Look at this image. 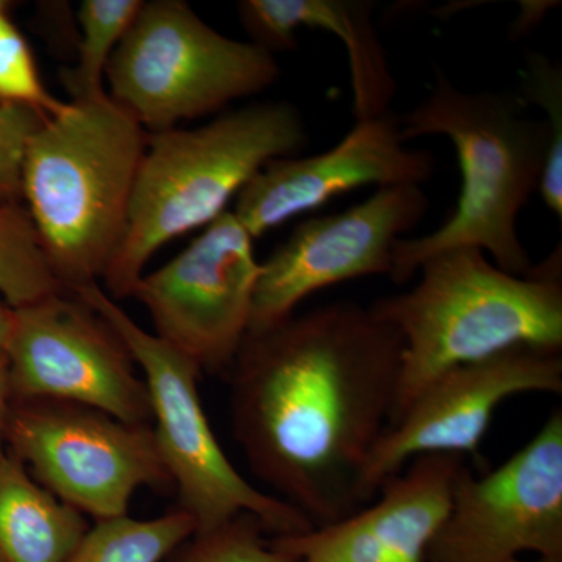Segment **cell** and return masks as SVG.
Instances as JSON below:
<instances>
[{
	"mask_svg": "<svg viewBox=\"0 0 562 562\" xmlns=\"http://www.w3.org/2000/svg\"><path fill=\"white\" fill-rule=\"evenodd\" d=\"M120 335L149 391L155 441L177 487V508L190 514L198 531H209L250 514L269 538L302 535L313 524L286 502L247 482L222 450L199 394L198 366L143 330L99 283L70 291Z\"/></svg>",
	"mask_w": 562,
	"mask_h": 562,
	"instance_id": "8992f818",
	"label": "cell"
},
{
	"mask_svg": "<svg viewBox=\"0 0 562 562\" xmlns=\"http://www.w3.org/2000/svg\"><path fill=\"white\" fill-rule=\"evenodd\" d=\"M11 402H13V394H11L9 355L3 347H0V461L7 454L5 430Z\"/></svg>",
	"mask_w": 562,
	"mask_h": 562,
	"instance_id": "d4e9b609",
	"label": "cell"
},
{
	"mask_svg": "<svg viewBox=\"0 0 562 562\" xmlns=\"http://www.w3.org/2000/svg\"><path fill=\"white\" fill-rule=\"evenodd\" d=\"M405 140L446 136L457 151L461 192L452 216L419 238L395 244L390 277L406 283L428 258L472 247L514 276H528L530 254L517 220L539 188L552 147L549 124L531 117L512 92H471L438 70L430 94L401 117Z\"/></svg>",
	"mask_w": 562,
	"mask_h": 562,
	"instance_id": "7a4b0ae2",
	"label": "cell"
},
{
	"mask_svg": "<svg viewBox=\"0 0 562 562\" xmlns=\"http://www.w3.org/2000/svg\"><path fill=\"white\" fill-rule=\"evenodd\" d=\"M47 120L29 106L0 103V203H22V168L33 133Z\"/></svg>",
	"mask_w": 562,
	"mask_h": 562,
	"instance_id": "cb8c5ba5",
	"label": "cell"
},
{
	"mask_svg": "<svg viewBox=\"0 0 562 562\" xmlns=\"http://www.w3.org/2000/svg\"><path fill=\"white\" fill-rule=\"evenodd\" d=\"M254 241L225 211L171 261L144 273L133 291L150 314L154 335L201 372L228 371L249 333L261 272Z\"/></svg>",
	"mask_w": 562,
	"mask_h": 562,
	"instance_id": "8fae6325",
	"label": "cell"
},
{
	"mask_svg": "<svg viewBox=\"0 0 562 562\" xmlns=\"http://www.w3.org/2000/svg\"><path fill=\"white\" fill-rule=\"evenodd\" d=\"M524 553L562 560L561 409L482 479L462 465L425 562H506Z\"/></svg>",
	"mask_w": 562,
	"mask_h": 562,
	"instance_id": "9c48e42d",
	"label": "cell"
},
{
	"mask_svg": "<svg viewBox=\"0 0 562 562\" xmlns=\"http://www.w3.org/2000/svg\"><path fill=\"white\" fill-rule=\"evenodd\" d=\"M166 562H295L273 549L268 532L250 514L209 531H195Z\"/></svg>",
	"mask_w": 562,
	"mask_h": 562,
	"instance_id": "603a6c76",
	"label": "cell"
},
{
	"mask_svg": "<svg viewBox=\"0 0 562 562\" xmlns=\"http://www.w3.org/2000/svg\"><path fill=\"white\" fill-rule=\"evenodd\" d=\"M198 531L190 514L173 508L154 519L95 520L66 562H162Z\"/></svg>",
	"mask_w": 562,
	"mask_h": 562,
	"instance_id": "ac0fdd59",
	"label": "cell"
},
{
	"mask_svg": "<svg viewBox=\"0 0 562 562\" xmlns=\"http://www.w3.org/2000/svg\"><path fill=\"white\" fill-rule=\"evenodd\" d=\"M428 206L424 188L397 184L379 188L341 213L302 221L261 261L247 335L286 321L314 292L362 277L390 276L395 244L420 224Z\"/></svg>",
	"mask_w": 562,
	"mask_h": 562,
	"instance_id": "4fadbf2b",
	"label": "cell"
},
{
	"mask_svg": "<svg viewBox=\"0 0 562 562\" xmlns=\"http://www.w3.org/2000/svg\"><path fill=\"white\" fill-rule=\"evenodd\" d=\"M147 139L149 133L106 92L68 102L29 140L22 201L66 291L99 283L109 268Z\"/></svg>",
	"mask_w": 562,
	"mask_h": 562,
	"instance_id": "5b68a950",
	"label": "cell"
},
{
	"mask_svg": "<svg viewBox=\"0 0 562 562\" xmlns=\"http://www.w3.org/2000/svg\"><path fill=\"white\" fill-rule=\"evenodd\" d=\"M294 103H250L195 128L149 133L127 224L102 280L111 299L132 297L147 262L165 244L222 216L277 158L308 146Z\"/></svg>",
	"mask_w": 562,
	"mask_h": 562,
	"instance_id": "277c9868",
	"label": "cell"
},
{
	"mask_svg": "<svg viewBox=\"0 0 562 562\" xmlns=\"http://www.w3.org/2000/svg\"><path fill=\"white\" fill-rule=\"evenodd\" d=\"M14 310L0 299V347L5 349L13 330Z\"/></svg>",
	"mask_w": 562,
	"mask_h": 562,
	"instance_id": "4316f807",
	"label": "cell"
},
{
	"mask_svg": "<svg viewBox=\"0 0 562 562\" xmlns=\"http://www.w3.org/2000/svg\"><path fill=\"white\" fill-rule=\"evenodd\" d=\"M279 77L271 52L214 31L184 0L143 2L105 70L110 98L147 133L220 113Z\"/></svg>",
	"mask_w": 562,
	"mask_h": 562,
	"instance_id": "52a82bcc",
	"label": "cell"
},
{
	"mask_svg": "<svg viewBox=\"0 0 562 562\" xmlns=\"http://www.w3.org/2000/svg\"><path fill=\"white\" fill-rule=\"evenodd\" d=\"M402 339L371 306L327 303L247 335L233 361V435L250 471L313 527L360 509L357 484L390 425Z\"/></svg>",
	"mask_w": 562,
	"mask_h": 562,
	"instance_id": "6da1fadb",
	"label": "cell"
},
{
	"mask_svg": "<svg viewBox=\"0 0 562 562\" xmlns=\"http://www.w3.org/2000/svg\"><path fill=\"white\" fill-rule=\"evenodd\" d=\"M506 562H562V560H553V558H536V560L527 561L522 560V558H514V560Z\"/></svg>",
	"mask_w": 562,
	"mask_h": 562,
	"instance_id": "83f0119b",
	"label": "cell"
},
{
	"mask_svg": "<svg viewBox=\"0 0 562 562\" xmlns=\"http://www.w3.org/2000/svg\"><path fill=\"white\" fill-rule=\"evenodd\" d=\"M63 291L24 203H0V299L18 310Z\"/></svg>",
	"mask_w": 562,
	"mask_h": 562,
	"instance_id": "ffe728a7",
	"label": "cell"
},
{
	"mask_svg": "<svg viewBox=\"0 0 562 562\" xmlns=\"http://www.w3.org/2000/svg\"><path fill=\"white\" fill-rule=\"evenodd\" d=\"M435 169L431 151L406 146L401 117L386 111L382 116L355 122L327 151L269 161L239 192L232 211L257 239L358 188L422 187Z\"/></svg>",
	"mask_w": 562,
	"mask_h": 562,
	"instance_id": "5bb4252c",
	"label": "cell"
},
{
	"mask_svg": "<svg viewBox=\"0 0 562 562\" xmlns=\"http://www.w3.org/2000/svg\"><path fill=\"white\" fill-rule=\"evenodd\" d=\"M5 442L36 483L95 520L127 516L139 487L172 486L150 424L80 403L11 402Z\"/></svg>",
	"mask_w": 562,
	"mask_h": 562,
	"instance_id": "ba28073f",
	"label": "cell"
},
{
	"mask_svg": "<svg viewBox=\"0 0 562 562\" xmlns=\"http://www.w3.org/2000/svg\"><path fill=\"white\" fill-rule=\"evenodd\" d=\"M0 103L29 106L54 117L68 102L50 94L41 79L35 55L10 16V3L0 0Z\"/></svg>",
	"mask_w": 562,
	"mask_h": 562,
	"instance_id": "7402d4cb",
	"label": "cell"
},
{
	"mask_svg": "<svg viewBox=\"0 0 562 562\" xmlns=\"http://www.w3.org/2000/svg\"><path fill=\"white\" fill-rule=\"evenodd\" d=\"M557 2H520V14L512 25V36L522 38L530 35L543 21L550 10L554 9Z\"/></svg>",
	"mask_w": 562,
	"mask_h": 562,
	"instance_id": "484cf974",
	"label": "cell"
},
{
	"mask_svg": "<svg viewBox=\"0 0 562 562\" xmlns=\"http://www.w3.org/2000/svg\"><path fill=\"white\" fill-rule=\"evenodd\" d=\"M144 0H83L77 11L81 38L77 60L60 69L69 102L91 101L106 94V66L122 36L131 27Z\"/></svg>",
	"mask_w": 562,
	"mask_h": 562,
	"instance_id": "d6986e66",
	"label": "cell"
},
{
	"mask_svg": "<svg viewBox=\"0 0 562 562\" xmlns=\"http://www.w3.org/2000/svg\"><path fill=\"white\" fill-rule=\"evenodd\" d=\"M373 5L368 0H241L238 13L250 43L272 55L294 50L302 29L338 36L349 55L355 122H360L390 111L397 92Z\"/></svg>",
	"mask_w": 562,
	"mask_h": 562,
	"instance_id": "2e32d148",
	"label": "cell"
},
{
	"mask_svg": "<svg viewBox=\"0 0 562 562\" xmlns=\"http://www.w3.org/2000/svg\"><path fill=\"white\" fill-rule=\"evenodd\" d=\"M530 392L561 394V351L514 347L432 380L373 446L358 479L360 508L414 458L475 453L498 406Z\"/></svg>",
	"mask_w": 562,
	"mask_h": 562,
	"instance_id": "7c38bea8",
	"label": "cell"
},
{
	"mask_svg": "<svg viewBox=\"0 0 562 562\" xmlns=\"http://www.w3.org/2000/svg\"><path fill=\"white\" fill-rule=\"evenodd\" d=\"M527 106L543 110L552 147L547 157L538 192L547 209L562 220V70L541 52H528L522 70V94Z\"/></svg>",
	"mask_w": 562,
	"mask_h": 562,
	"instance_id": "44dd1931",
	"label": "cell"
},
{
	"mask_svg": "<svg viewBox=\"0 0 562 562\" xmlns=\"http://www.w3.org/2000/svg\"><path fill=\"white\" fill-rule=\"evenodd\" d=\"M462 465L458 454L414 458L384 482L372 505L338 522L269 541L295 562H425Z\"/></svg>",
	"mask_w": 562,
	"mask_h": 562,
	"instance_id": "9a60e30c",
	"label": "cell"
},
{
	"mask_svg": "<svg viewBox=\"0 0 562 562\" xmlns=\"http://www.w3.org/2000/svg\"><path fill=\"white\" fill-rule=\"evenodd\" d=\"M561 246L528 276L502 271L482 250L441 251L420 266V281L371 308L402 339L392 409H403L442 373L514 347L562 350Z\"/></svg>",
	"mask_w": 562,
	"mask_h": 562,
	"instance_id": "3957f363",
	"label": "cell"
},
{
	"mask_svg": "<svg viewBox=\"0 0 562 562\" xmlns=\"http://www.w3.org/2000/svg\"><path fill=\"white\" fill-rule=\"evenodd\" d=\"M88 528L83 514L44 490L7 452L0 461V562H66Z\"/></svg>",
	"mask_w": 562,
	"mask_h": 562,
	"instance_id": "e0dca14e",
	"label": "cell"
},
{
	"mask_svg": "<svg viewBox=\"0 0 562 562\" xmlns=\"http://www.w3.org/2000/svg\"><path fill=\"white\" fill-rule=\"evenodd\" d=\"M13 401L80 403L150 424L149 391L120 335L72 292L14 310L5 346Z\"/></svg>",
	"mask_w": 562,
	"mask_h": 562,
	"instance_id": "30bf717a",
	"label": "cell"
}]
</instances>
